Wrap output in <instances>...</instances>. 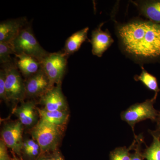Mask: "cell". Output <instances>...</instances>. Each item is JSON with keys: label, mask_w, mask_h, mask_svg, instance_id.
I'll return each mask as SVG.
<instances>
[{"label": "cell", "mask_w": 160, "mask_h": 160, "mask_svg": "<svg viewBox=\"0 0 160 160\" xmlns=\"http://www.w3.org/2000/svg\"><path fill=\"white\" fill-rule=\"evenodd\" d=\"M117 33L123 51L133 58L146 61L160 57V24L132 20L118 25Z\"/></svg>", "instance_id": "obj_1"}, {"label": "cell", "mask_w": 160, "mask_h": 160, "mask_svg": "<svg viewBox=\"0 0 160 160\" xmlns=\"http://www.w3.org/2000/svg\"><path fill=\"white\" fill-rule=\"evenodd\" d=\"M14 55L26 54L35 58L40 62L49 54L40 45L30 26H26L10 42Z\"/></svg>", "instance_id": "obj_2"}, {"label": "cell", "mask_w": 160, "mask_h": 160, "mask_svg": "<svg viewBox=\"0 0 160 160\" xmlns=\"http://www.w3.org/2000/svg\"><path fill=\"white\" fill-rule=\"evenodd\" d=\"M156 98V97L154 96L143 102L136 103L129 106L121 112V119L128 123L133 131L137 123L147 119L156 122L158 112L155 109L153 105Z\"/></svg>", "instance_id": "obj_3"}, {"label": "cell", "mask_w": 160, "mask_h": 160, "mask_svg": "<svg viewBox=\"0 0 160 160\" xmlns=\"http://www.w3.org/2000/svg\"><path fill=\"white\" fill-rule=\"evenodd\" d=\"M6 75V95L7 100L16 101L23 98L26 94L25 83L21 73L15 64L12 62L1 65Z\"/></svg>", "instance_id": "obj_4"}, {"label": "cell", "mask_w": 160, "mask_h": 160, "mask_svg": "<svg viewBox=\"0 0 160 160\" xmlns=\"http://www.w3.org/2000/svg\"><path fill=\"white\" fill-rule=\"evenodd\" d=\"M68 58L64 52L49 53L41 62L42 68L52 86L55 83L61 84L66 72Z\"/></svg>", "instance_id": "obj_5"}, {"label": "cell", "mask_w": 160, "mask_h": 160, "mask_svg": "<svg viewBox=\"0 0 160 160\" xmlns=\"http://www.w3.org/2000/svg\"><path fill=\"white\" fill-rule=\"evenodd\" d=\"M58 127L41 119L33 129L32 136L42 151H48L55 145L59 137Z\"/></svg>", "instance_id": "obj_6"}, {"label": "cell", "mask_w": 160, "mask_h": 160, "mask_svg": "<svg viewBox=\"0 0 160 160\" xmlns=\"http://www.w3.org/2000/svg\"><path fill=\"white\" fill-rule=\"evenodd\" d=\"M22 125L19 122L11 123L5 126L2 132V141L6 146L18 154L23 146Z\"/></svg>", "instance_id": "obj_7"}, {"label": "cell", "mask_w": 160, "mask_h": 160, "mask_svg": "<svg viewBox=\"0 0 160 160\" xmlns=\"http://www.w3.org/2000/svg\"><path fill=\"white\" fill-rule=\"evenodd\" d=\"M45 72L41 68L37 73L27 79L25 83L26 94L34 97L45 93L52 88Z\"/></svg>", "instance_id": "obj_8"}, {"label": "cell", "mask_w": 160, "mask_h": 160, "mask_svg": "<svg viewBox=\"0 0 160 160\" xmlns=\"http://www.w3.org/2000/svg\"><path fill=\"white\" fill-rule=\"evenodd\" d=\"M104 23L92 32L91 39L90 41L92 45V52L95 56L101 57L103 53L111 46L114 40L108 30L103 31L102 27Z\"/></svg>", "instance_id": "obj_9"}, {"label": "cell", "mask_w": 160, "mask_h": 160, "mask_svg": "<svg viewBox=\"0 0 160 160\" xmlns=\"http://www.w3.org/2000/svg\"><path fill=\"white\" fill-rule=\"evenodd\" d=\"M27 26L25 18L6 20L0 24V42L10 43Z\"/></svg>", "instance_id": "obj_10"}, {"label": "cell", "mask_w": 160, "mask_h": 160, "mask_svg": "<svg viewBox=\"0 0 160 160\" xmlns=\"http://www.w3.org/2000/svg\"><path fill=\"white\" fill-rule=\"evenodd\" d=\"M42 102L45 109L48 111H62L66 108V99L62 91L61 84L46 92L42 97Z\"/></svg>", "instance_id": "obj_11"}, {"label": "cell", "mask_w": 160, "mask_h": 160, "mask_svg": "<svg viewBox=\"0 0 160 160\" xmlns=\"http://www.w3.org/2000/svg\"><path fill=\"white\" fill-rule=\"evenodd\" d=\"M14 61L20 73L28 78L37 73L42 68V64L35 58L26 54L14 55Z\"/></svg>", "instance_id": "obj_12"}, {"label": "cell", "mask_w": 160, "mask_h": 160, "mask_svg": "<svg viewBox=\"0 0 160 160\" xmlns=\"http://www.w3.org/2000/svg\"><path fill=\"white\" fill-rule=\"evenodd\" d=\"M136 5L140 14L151 22L160 24V1H141Z\"/></svg>", "instance_id": "obj_13"}, {"label": "cell", "mask_w": 160, "mask_h": 160, "mask_svg": "<svg viewBox=\"0 0 160 160\" xmlns=\"http://www.w3.org/2000/svg\"><path fill=\"white\" fill-rule=\"evenodd\" d=\"M89 30V28L86 27L73 33L66 40L63 52L68 57L78 51L82 44L88 40Z\"/></svg>", "instance_id": "obj_14"}, {"label": "cell", "mask_w": 160, "mask_h": 160, "mask_svg": "<svg viewBox=\"0 0 160 160\" xmlns=\"http://www.w3.org/2000/svg\"><path fill=\"white\" fill-rule=\"evenodd\" d=\"M34 105L29 102L24 103L16 110L20 122L25 126H31L35 121Z\"/></svg>", "instance_id": "obj_15"}, {"label": "cell", "mask_w": 160, "mask_h": 160, "mask_svg": "<svg viewBox=\"0 0 160 160\" xmlns=\"http://www.w3.org/2000/svg\"><path fill=\"white\" fill-rule=\"evenodd\" d=\"M38 112L41 120L58 126L65 123L67 117L66 112L63 110L48 111L45 109H38Z\"/></svg>", "instance_id": "obj_16"}, {"label": "cell", "mask_w": 160, "mask_h": 160, "mask_svg": "<svg viewBox=\"0 0 160 160\" xmlns=\"http://www.w3.org/2000/svg\"><path fill=\"white\" fill-rule=\"evenodd\" d=\"M149 132L153 138V141L143 152V157L146 160H160V135L156 131Z\"/></svg>", "instance_id": "obj_17"}, {"label": "cell", "mask_w": 160, "mask_h": 160, "mask_svg": "<svg viewBox=\"0 0 160 160\" xmlns=\"http://www.w3.org/2000/svg\"><path fill=\"white\" fill-rule=\"evenodd\" d=\"M134 80L140 81L149 89L155 92L154 96L157 97L158 92H160V89L158 87L156 78L146 71L142 67V71L139 75L135 76Z\"/></svg>", "instance_id": "obj_18"}, {"label": "cell", "mask_w": 160, "mask_h": 160, "mask_svg": "<svg viewBox=\"0 0 160 160\" xmlns=\"http://www.w3.org/2000/svg\"><path fill=\"white\" fill-rule=\"evenodd\" d=\"M136 141V139L134 138L133 142L128 148L126 147H117L110 152L109 160H131V153L130 151L134 148Z\"/></svg>", "instance_id": "obj_19"}, {"label": "cell", "mask_w": 160, "mask_h": 160, "mask_svg": "<svg viewBox=\"0 0 160 160\" xmlns=\"http://www.w3.org/2000/svg\"><path fill=\"white\" fill-rule=\"evenodd\" d=\"M14 52L10 43L0 42V63L1 65H5L13 62L11 55Z\"/></svg>", "instance_id": "obj_20"}, {"label": "cell", "mask_w": 160, "mask_h": 160, "mask_svg": "<svg viewBox=\"0 0 160 160\" xmlns=\"http://www.w3.org/2000/svg\"><path fill=\"white\" fill-rule=\"evenodd\" d=\"M134 138L136 139V143L133 149L134 152L131 153V160H144L143 153L142 152V144L144 142L142 135L139 134L136 136L135 135Z\"/></svg>", "instance_id": "obj_21"}, {"label": "cell", "mask_w": 160, "mask_h": 160, "mask_svg": "<svg viewBox=\"0 0 160 160\" xmlns=\"http://www.w3.org/2000/svg\"><path fill=\"white\" fill-rule=\"evenodd\" d=\"M0 97L2 99L7 100L6 95V75L3 69L0 70Z\"/></svg>", "instance_id": "obj_22"}, {"label": "cell", "mask_w": 160, "mask_h": 160, "mask_svg": "<svg viewBox=\"0 0 160 160\" xmlns=\"http://www.w3.org/2000/svg\"><path fill=\"white\" fill-rule=\"evenodd\" d=\"M0 160H10L7 152L6 146L2 140L0 142Z\"/></svg>", "instance_id": "obj_23"}, {"label": "cell", "mask_w": 160, "mask_h": 160, "mask_svg": "<svg viewBox=\"0 0 160 160\" xmlns=\"http://www.w3.org/2000/svg\"><path fill=\"white\" fill-rule=\"evenodd\" d=\"M24 149H35L39 150L40 146L38 143L32 140H28L24 144Z\"/></svg>", "instance_id": "obj_24"}, {"label": "cell", "mask_w": 160, "mask_h": 160, "mask_svg": "<svg viewBox=\"0 0 160 160\" xmlns=\"http://www.w3.org/2000/svg\"><path fill=\"white\" fill-rule=\"evenodd\" d=\"M26 154L30 156H36L39 153V150L35 149H25Z\"/></svg>", "instance_id": "obj_25"}, {"label": "cell", "mask_w": 160, "mask_h": 160, "mask_svg": "<svg viewBox=\"0 0 160 160\" xmlns=\"http://www.w3.org/2000/svg\"><path fill=\"white\" fill-rule=\"evenodd\" d=\"M156 122H157V130L155 131L158 134L160 135V111L158 112V114Z\"/></svg>", "instance_id": "obj_26"}, {"label": "cell", "mask_w": 160, "mask_h": 160, "mask_svg": "<svg viewBox=\"0 0 160 160\" xmlns=\"http://www.w3.org/2000/svg\"><path fill=\"white\" fill-rule=\"evenodd\" d=\"M56 160H64L62 158L60 157H58L56 159Z\"/></svg>", "instance_id": "obj_27"}, {"label": "cell", "mask_w": 160, "mask_h": 160, "mask_svg": "<svg viewBox=\"0 0 160 160\" xmlns=\"http://www.w3.org/2000/svg\"><path fill=\"white\" fill-rule=\"evenodd\" d=\"M12 160H19L18 159L16 158H14L13 159H12Z\"/></svg>", "instance_id": "obj_28"}, {"label": "cell", "mask_w": 160, "mask_h": 160, "mask_svg": "<svg viewBox=\"0 0 160 160\" xmlns=\"http://www.w3.org/2000/svg\"><path fill=\"white\" fill-rule=\"evenodd\" d=\"M54 160V159H48V160Z\"/></svg>", "instance_id": "obj_29"}]
</instances>
